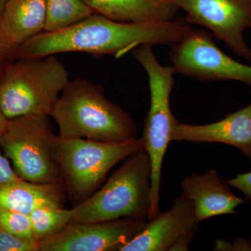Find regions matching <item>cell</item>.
Returning a JSON list of instances; mask_svg holds the SVG:
<instances>
[{
	"mask_svg": "<svg viewBox=\"0 0 251 251\" xmlns=\"http://www.w3.org/2000/svg\"><path fill=\"white\" fill-rule=\"evenodd\" d=\"M193 30L185 18L166 22L122 23L95 13L63 30L43 31L14 50L11 60L74 52L120 58L144 44L173 47Z\"/></svg>",
	"mask_w": 251,
	"mask_h": 251,
	"instance_id": "6da1fadb",
	"label": "cell"
},
{
	"mask_svg": "<svg viewBox=\"0 0 251 251\" xmlns=\"http://www.w3.org/2000/svg\"><path fill=\"white\" fill-rule=\"evenodd\" d=\"M50 117L57 123L59 138L123 142L138 135L130 114L108 100L101 85L85 79L69 81Z\"/></svg>",
	"mask_w": 251,
	"mask_h": 251,
	"instance_id": "7a4b0ae2",
	"label": "cell"
},
{
	"mask_svg": "<svg viewBox=\"0 0 251 251\" xmlns=\"http://www.w3.org/2000/svg\"><path fill=\"white\" fill-rule=\"evenodd\" d=\"M152 170L145 149L126 158L101 188L72 208V223L148 220Z\"/></svg>",
	"mask_w": 251,
	"mask_h": 251,
	"instance_id": "3957f363",
	"label": "cell"
},
{
	"mask_svg": "<svg viewBox=\"0 0 251 251\" xmlns=\"http://www.w3.org/2000/svg\"><path fill=\"white\" fill-rule=\"evenodd\" d=\"M69 81L67 68L54 55L17 59L0 79V105L9 120L49 115Z\"/></svg>",
	"mask_w": 251,
	"mask_h": 251,
	"instance_id": "277c9868",
	"label": "cell"
},
{
	"mask_svg": "<svg viewBox=\"0 0 251 251\" xmlns=\"http://www.w3.org/2000/svg\"><path fill=\"white\" fill-rule=\"evenodd\" d=\"M144 148L142 138L105 142L57 135L54 154L68 197L75 206L83 202L98 189L112 168Z\"/></svg>",
	"mask_w": 251,
	"mask_h": 251,
	"instance_id": "5b68a950",
	"label": "cell"
},
{
	"mask_svg": "<svg viewBox=\"0 0 251 251\" xmlns=\"http://www.w3.org/2000/svg\"><path fill=\"white\" fill-rule=\"evenodd\" d=\"M133 54L148 74L150 87V106L145 117L142 138L152 170L151 207L148 218L151 220L161 211L159 202L163 159L172 142L173 129L179 122L171 108V95L176 72L173 67L160 64L153 52V46H140L133 51Z\"/></svg>",
	"mask_w": 251,
	"mask_h": 251,
	"instance_id": "8992f818",
	"label": "cell"
},
{
	"mask_svg": "<svg viewBox=\"0 0 251 251\" xmlns=\"http://www.w3.org/2000/svg\"><path fill=\"white\" fill-rule=\"evenodd\" d=\"M54 134L49 115L9 120L0 135V148L20 178L40 184H62L53 151Z\"/></svg>",
	"mask_w": 251,
	"mask_h": 251,
	"instance_id": "52a82bcc",
	"label": "cell"
},
{
	"mask_svg": "<svg viewBox=\"0 0 251 251\" xmlns=\"http://www.w3.org/2000/svg\"><path fill=\"white\" fill-rule=\"evenodd\" d=\"M171 48L173 67L184 76L202 82L237 81L251 87V65L223 52L207 31L194 29Z\"/></svg>",
	"mask_w": 251,
	"mask_h": 251,
	"instance_id": "ba28073f",
	"label": "cell"
},
{
	"mask_svg": "<svg viewBox=\"0 0 251 251\" xmlns=\"http://www.w3.org/2000/svg\"><path fill=\"white\" fill-rule=\"evenodd\" d=\"M186 13L191 25L202 26L238 57L251 63L244 33L251 30V0H167Z\"/></svg>",
	"mask_w": 251,
	"mask_h": 251,
	"instance_id": "9c48e42d",
	"label": "cell"
},
{
	"mask_svg": "<svg viewBox=\"0 0 251 251\" xmlns=\"http://www.w3.org/2000/svg\"><path fill=\"white\" fill-rule=\"evenodd\" d=\"M148 220L120 219L71 223L39 243V251H120L146 226Z\"/></svg>",
	"mask_w": 251,
	"mask_h": 251,
	"instance_id": "30bf717a",
	"label": "cell"
},
{
	"mask_svg": "<svg viewBox=\"0 0 251 251\" xmlns=\"http://www.w3.org/2000/svg\"><path fill=\"white\" fill-rule=\"evenodd\" d=\"M200 223L192 202L180 195L169 210L148 220L145 228L120 251H188Z\"/></svg>",
	"mask_w": 251,
	"mask_h": 251,
	"instance_id": "8fae6325",
	"label": "cell"
},
{
	"mask_svg": "<svg viewBox=\"0 0 251 251\" xmlns=\"http://www.w3.org/2000/svg\"><path fill=\"white\" fill-rule=\"evenodd\" d=\"M172 141L226 144L239 149L251 160V100L247 106L214 123L191 125L178 122Z\"/></svg>",
	"mask_w": 251,
	"mask_h": 251,
	"instance_id": "7c38bea8",
	"label": "cell"
},
{
	"mask_svg": "<svg viewBox=\"0 0 251 251\" xmlns=\"http://www.w3.org/2000/svg\"><path fill=\"white\" fill-rule=\"evenodd\" d=\"M182 195L193 203L199 222L214 216L237 214L236 209L247 203L221 181L216 170L186 176L181 183Z\"/></svg>",
	"mask_w": 251,
	"mask_h": 251,
	"instance_id": "4fadbf2b",
	"label": "cell"
},
{
	"mask_svg": "<svg viewBox=\"0 0 251 251\" xmlns=\"http://www.w3.org/2000/svg\"><path fill=\"white\" fill-rule=\"evenodd\" d=\"M45 0H7L0 17V46L10 52L43 32Z\"/></svg>",
	"mask_w": 251,
	"mask_h": 251,
	"instance_id": "5bb4252c",
	"label": "cell"
},
{
	"mask_svg": "<svg viewBox=\"0 0 251 251\" xmlns=\"http://www.w3.org/2000/svg\"><path fill=\"white\" fill-rule=\"evenodd\" d=\"M67 192L62 184H40L22 179L0 184V211L29 215L41 206L64 207Z\"/></svg>",
	"mask_w": 251,
	"mask_h": 251,
	"instance_id": "9a60e30c",
	"label": "cell"
},
{
	"mask_svg": "<svg viewBox=\"0 0 251 251\" xmlns=\"http://www.w3.org/2000/svg\"><path fill=\"white\" fill-rule=\"evenodd\" d=\"M96 14L122 23L166 22L179 9L167 0H83Z\"/></svg>",
	"mask_w": 251,
	"mask_h": 251,
	"instance_id": "2e32d148",
	"label": "cell"
},
{
	"mask_svg": "<svg viewBox=\"0 0 251 251\" xmlns=\"http://www.w3.org/2000/svg\"><path fill=\"white\" fill-rule=\"evenodd\" d=\"M45 3L46 32L67 29L94 14L83 0H45Z\"/></svg>",
	"mask_w": 251,
	"mask_h": 251,
	"instance_id": "e0dca14e",
	"label": "cell"
},
{
	"mask_svg": "<svg viewBox=\"0 0 251 251\" xmlns=\"http://www.w3.org/2000/svg\"><path fill=\"white\" fill-rule=\"evenodd\" d=\"M29 216L34 237L39 244L71 224L73 211L72 209L59 206H41L33 211Z\"/></svg>",
	"mask_w": 251,
	"mask_h": 251,
	"instance_id": "ac0fdd59",
	"label": "cell"
},
{
	"mask_svg": "<svg viewBox=\"0 0 251 251\" xmlns=\"http://www.w3.org/2000/svg\"><path fill=\"white\" fill-rule=\"evenodd\" d=\"M0 230L17 237L35 241L29 215L10 211H0Z\"/></svg>",
	"mask_w": 251,
	"mask_h": 251,
	"instance_id": "d6986e66",
	"label": "cell"
},
{
	"mask_svg": "<svg viewBox=\"0 0 251 251\" xmlns=\"http://www.w3.org/2000/svg\"><path fill=\"white\" fill-rule=\"evenodd\" d=\"M0 251H39V244L0 230Z\"/></svg>",
	"mask_w": 251,
	"mask_h": 251,
	"instance_id": "ffe728a7",
	"label": "cell"
},
{
	"mask_svg": "<svg viewBox=\"0 0 251 251\" xmlns=\"http://www.w3.org/2000/svg\"><path fill=\"white\" fill-rule=\"evenodd\" d=\"M225 182L242 191L246 199L251 201V172L237 175L233 179L225 181Z\"/></svg>",
	"mask_w": 251,
	"mask_h": 251,
	"instance_id": "44dd1931",
	"label": "cell"
},
{
	"mask_svg": "<svg viewBox=\"0 0 251 251\" xmlns=\"http://www.w3.org/2000/svg\"><path fill=\"white\" fill-rule=\"evenodd\" d=\"M19 179L21 178L16 174L7 157L4 156L0 150V184Z\"/></svg>",
	"mask_w": 251,
	"mask_h": 251,
	"instance_id": "7402d4cb",
	"label": "cell"
},
{
	"mask_svg": "<svg viewBox=\"0 0 251 251\" xmlns=\"http://www.w3.org/2000/svg\"><path fill=\"white\" fill-rule=\"evenodd\" d=\"M212 249L214 251H251V243L247 239H237L234 244H230L226 241L217 239L215 242V246Z\"/></svg>",
	"mask_w": 251,
	"mask_h": 251,
	"instance_id": "603a6c76",
	"label": "cell"
},
{
	"mask_svg": "<svg viewBox=\"0 0 251 251\" xmlns=\"http://www.w3.org/2000/svg\"><path fill=\"white\" fill-rule=\"evenodd\" d=\"M11 52L0 46V79L2 75L5 66L11 61Z\"/></svg>",
	"mask_w": 251,
	"mask_h": 251,
	"instance_id": "cb8c5ba5",
	"label": "cell"
},
{
	"mask_svg": "<svg viewBox=\"0 0 251 251\" xmlns=\"http://www.w3.org/2000/svg\"><path fill=\"white\" fill-rule=\"evenodd\" d=\"M9 120L7 118L1 110V105H0V135L2 134L4 131L5 128L7 126Z\"/></svg>",
	"mask_w": 251,
	"mask_h": 251,
	"instance_id": "d4e9b609",
	"label": "cell"
},
{
	"mask_svg": "<svg viewBox=\"0 0 251 251\" xmlns=\"http://www.w3.org/2000/svg\"><path fill=\"white\" fill-rule=\"evenodd\" d=\"M6 1L7 0H0V17H1V13H2L3 9H4Z\"/></svg>",
	"mask_w": 251,
	"mask_h": 251,
	"instance_id": "484cf974",
	"label": "cell"
}]
</instances>
